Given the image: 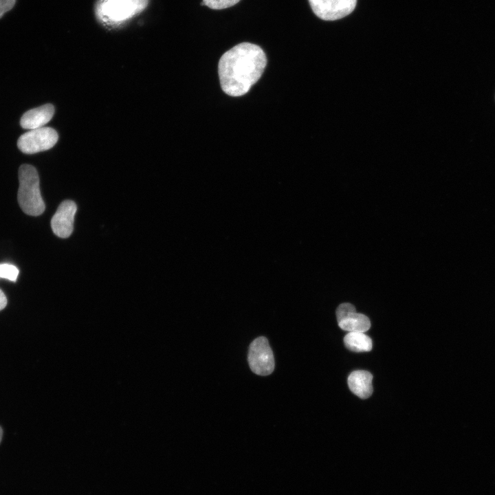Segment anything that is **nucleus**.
Masks as SVG:
<instances>
[{
  "label": "nucleus",
  "instance_id": "nucleus-2",
  "mask_svg": "<svg viewBox=\"0 0 495 495\" xmlns=\"http://www.w3.org/2000/svg\"><path fill=\"white\" fill-rule=\"evenodd\" d=\"M19 181L17 199L21 210L31 216L41 214L45 206L41 195L36 169L30 164L21 165L19 169Z\"/></svg>",
  "mask_w": 495,
  "mask_h": 495
},
{
  "label": "nucleus",
  "instance_id": "nucleus-1",
  "mask_svg": "<svg viewBox=\"0 0 495 495\" xmlns=\"http://www.w3.org/2000/svg\"><path fill=\"white\" fill-rule=\"evenodd\" d=\"M267 65L263 50L250 43H241L221 57L218 72L223 91L233 97L248 93L262 76Z\"/></svg>",
  "mask_w": 495,
  "mask_h": 495
},
{
  "label": "nucleus",
  "instance_id": "nucleus-4",
  "mask_svg": "<svg viewBox=\"0 0 495 495\" xmlns=\"http://www.w3.org/2000/svg\"><path fill=\"white\" fill-rule=\"evenodd\" d=\"M58 135L51 127H41L22 134L17 141L19 150L25 154L49 150L57 142Z\"/></svg>",
  "mask_w": 495,
  "mask_h": 495
},
{
  "label": "nucleus",
  "instance_id": "nucleus-9",
  "mask_svg": "<svg viewBox=\"0 0 495 495\" xmlns=\"http://www.w3.org/2000/svg\"><path fill=\"white\" fill-rule=\"evenodd\" d=\"M54 114V107L52 104H43L27 111L21 116L20 124L22 128L30 130L43 127Z\"/></svg>",
  "mask_w": 495,
  "mask_h": 495
},
{
  "label": "nucleus",
  "instance_id": "nucleus-6",
  "mask_svg": "<svg viewBox=\"0 0 495 495\" xmlns=\"http://www.w3.org/2000/svg\"><path fill=\"white\" fill-rule=\"evenodd\" d=\"M314 13L325 21H335L349 15L357 0H309Z\"/></svg>",
  "mask_w": 495,
  "mask_h": 495
},
{
  "label": "nucleus",
  "instance_id": "nucleus-11",
  "mask_svg": "<svg viewBox=\"0 0 495 495\" xmlns=\"http://www.w3.org/2000/svg\"><path fill=\"white\" fill-rule=\"evenodd\" d=\"M345 346L354 352L370 351L372 349L371 339L364 332H349L344 338Z\"/></svg>",
  "mask_w": 495,
  "mask_h": 495
},
{
  "label": "nucleus",
  "instance_id": "nucleus-13",
  "mask_svg": "<svg viewBox=\"0 0 495 495\" xmlns=\"http://www.w3.org/2000/svg\"><path fill=\"white\" fill-rule=\"evenodd\" d=\"M240 0H203L205 6L211 9L221 10L231 7Z\"/></svg>",
  "mask_w": 495,
  "mask_h": 495
},
{
  "label": "nucleus",
  "instance_id": "nucleus-8",
  "mask_svg": "<svg viewBox=\"0 0 495 495\" xmlns=\"http://www.w3.org/2000/svg\"><path fill=\"white\" fill-rule=\"evenodd\" d=\"M338 326L349 332H365L371 327L367 316L357 313L355 307L348 302L340 304L336 310Z\"/></svg>",
  "mask_w": 495,
  "mask_h": 495
},
{
  "label": "nucleus",
  "instance_id": "nucleus-10",
  "mask_svg": "<svg viewBox=\"0 0 495 495\" xmlns=\"http://www.w3.org/2000/svg\"><path fill=\"white\" fill-rule=\"evenodd\" d=\"M373 375L366 371H353L348 377V385L355 395L361 399L369 397L373 393Z\"/></svg>",
  "mask_w": 495,
  "mask_h": 495
},
{
  "label": "nucleus",
  "instance_id": "nucleus-16",
  "mask_svg": "<svg viewBox=\"0 0 495 495\" xmlns=\"http://www.w3.org/2000/svg\"><path fill=\"white\" fill-rule=\"evenodd\" d=\"M2 435H3V430H2V428L0 427V443H1V441L2 439Z\"/></svg>",
  "mask_w": 495,
  "mask_h": 495
},
{
  "label": "nucleus",
  "instance_id": "nucleus-3",
  "mask_svg": "<svg viewBox=\"0 0 495 495\" xmlns=\"http://www.w3.org/2000/svg\"><path fill=\"white\" fill-rule=\"evenodd\" d=\"M148 0H99L95 7L98 19L104 24H120L142 12Z\"/></svg>",
  "mask_w": 495,
  "mask_h": 495
},
{
  "label": "nucleus",
  "instance_id": "nucleus-12",
  "mask_svg": "<svg viewBox=\"0 0 495 495\" xmlns=\"http://www.w3.org/2000/svg\"><path fill=\"white\" fill-rule=\"evenodd\" d=\"M18 268L12 264H0V278H6L10 281L15 282L19 275Z\"/></svg>",
  "mask_w": 495,
  "mask_h": 495
},
{
  "label": "nucleus",
  "instance_id": "nucleus-15",
  "mask_svg": "<svg viewBox=\"0 0 495 495\" xmlns=\"http://www.w3.org/2000/svg\"><path fill=\"white\" fill-rule=\"evenodd\" d=\"M7 298L4 293L0 289V311L6 307Z\"/></svg>",
  "mask_w": 495,
  "mask_h": 495
},
{
  "label": "nucleus",
  "instance_id": "nucleus-5",
  "mask_svg": "<svg viewBox=\"0 0 495 495\" xmlns=\"http://www.w3.org/2000/svg\"><path fill=\"white\" fill-rule=\"evenodd\" d=\"M248 360L251 370L256 375L265 376L273 372L274 355L265 337H258L251 342Z\"/></svg>",
  "mask_w": 495,
  "mask_h": 495
},
{
  "label": "nucleus",
  "instance_id": "nucleus-7",
  "mask_svg": "<svg viewBox=\"0 0 495 495\" xmlns=\"http://www.w3.org/2000/svg\"><path fill=\"white\" fill-rule=\"evenodd\" d=\"M76 210V204L72 200L60 204L51 220L52 231L57 236L66 239L72 234Z\"/></svg>",
  "mask_w": 495,
  "mask_h": 495
},
{
  "label": "nucleus",
  "instance_id": "nucleus-14",
  "mask_svg": "<svg viewBox=\"0 0 495 495\" xmlns=\"http://www.w3.org/2000/svg\"><path fill=\"white\" fill-rule=\"evenodd\" d=\"M15 2L16 0H0V18L13 8Z\"/></svg>",
  "mask_w": 495,
  "mask_h": 495
}]
</instances>
